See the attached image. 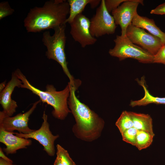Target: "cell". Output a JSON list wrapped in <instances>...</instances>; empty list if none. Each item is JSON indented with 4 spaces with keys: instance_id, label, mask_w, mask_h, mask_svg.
Segmentation results:
<instances>
[{
    "instance_id": "d4e9b609",
    "label": "cell",
    "mask_w": 165,
    "mask_h": 165,
    "mask_svg": "<svg viewBox=\"0 0 165 165\" xmlns=\"http://www.w3.org/2000/svg\"><path fill=\"white\" fill-rule=\"evenodd\" d=\"M151 14L157 15L165 14V2L158 6L150 11Z\"/></svg>"
},
{
    "instance_id": "f1b7e54d",
    "label": "cell",
    "mask_w": 165,
    "mask_h": 165,
    "mask_svg": "<svg viewBox=\"0 0 165 165\" xmlns=\"http://www.w3.org/2000/svg\"><path fill=\"white\" fill-rule=\"evenodd\" d=\"M6 81L5 80L4 81L1 82L0 84V92H2L3 90L6 87Z\"/></svg>"
},
{
    "instance_id": "ba28073f",
    "label": "cell",
    "mask_w": 165,
    "mask_h": 165,
    "mask_svg": "<svg viewBox=\"0 0 165 165\" xmlns=\"http://www.w3.org/2000/svg\"><path fill=\"white\" fill-rule=\"evenodd\" d=\"M42 119L43 121L40 127L29 134L15 133L14 134L20 138H32L38 141L43 147L44 150L50 156H53L55 154L54 142L59 137L57 134L53 135L50 129L48 121V116L44 111Z\"/></svg>"
},
{
    "instance_id": "603a6c76",
    "label": "cell",
    "mask_w": 165,
    "mask_h": 165,
    "mask_svg": "<svg viewBox=\"0 0 165 165\" xmlns=\"http://www.w3.org/2000/svg\"><path fill=\"white\" fill-rule=\"evenodd\" d=\"M105 7L110 13L127 0H104Z\"/></svg>"
},
{
    "instance_id": "6da1fadb",
    "label": "cell",
    "mask_w": 165,
    "mask_h": 165,
    "mask_svg": "<svg viewBox=\"0 0 165 165\" xmlns=\"http://www.w3.org/2000/svg\"><path fill=\"white\" fill-rule=\"evenodd\" d=\"M68 83L70 87L68 105L76 122L72 132L77 138L82 140L93 141L100 137L104 127V121L78 98L75 95L78 88Z\"/></svg>"
},
{
    "instance_id": "4316f807",
    "label": "cell",
    "mask_w": 165,
    "mask_h": 165,
    "mask_svg": "<svg viewBox=\"0 0 165 165\" xmlns=\"http://www.w3.org/2000/svg\"><path fill=\"white\" fill-rule=\"evenodd\" d=\"M0 165H16L13 163L9 162L4 159L0 158Z\"/></svg>"
},
{
    "instance_id": "52a82bcc",
    "label": "cell",
    "mask_w": 165,
    "mask_h": 165,
    "mask_svg": "<svg viewBox=\"0 0 165 165\" xmlns=\"http://www.w3.org/2000/svg\"><path fill=\"white\" fill-rule=\"evenodd\" d=\"M126 35L133 43L138 45L153 56L163 46L160 38L132 24L127 27Z\"/></svg>"
},
{
    "instance_id": "30bf717a",
    "label": "cell",
    "mask_w": 165,
    "mask_h": 165,
    "mask_svg": "<svg viewBox=\"0 0 165 165\" xmlns=\"http://www.w3.org/2000/svg\"><path fill=\"white\" fill-rule=\"evenodd\" d=\"M70 24L71 36L82 47L93 45L97 41L90 33V20L82 13L76 16Z\"/></svg>"
},
{
    "instance_id": "2e32d148",
    "label": "cell",
    "mask_w": 165,
    "mask_h": 165,
    "mask_svg": "<svg viewBox=\"0 0 165 165\" xmlns=\"http://www.w3.org/2000/svg\"><path fill=\"white\" fill-rule=\"evenodd\" d=\"M132 120L134 127L138 130L148 132L155 135L153 130L152 120L148 114L129 112Z\"/></svg>"
},
{
    "instance_id": "4fadbf2b",
    "label": "cell",
    "mask_w": 165,
    "mask_h": 165,
    "mask_svg": "<svg viewBox=\"0 0 165 165\" xmlns=\"http://www.w3.org/2000/svg\"><path fill=\"white\" fill-rule=\"evenodd\" d=\"M14 133L0 127V142L6 146L2 149L7 155L15 154L17 150L26 148L32 144L31 139L18 137Z\"/></svg>"
},
{
    "instance_id": "8992f818",
    "label": "cell",
    "mask_w": 165,
    "mask_h": 165,
    "mask_svg": "<svg viewBox=\"0 0 165 165\" xmlns=\"http://www.w3.org/2000/svg\"><path fill=\"white\" fill-rule=\"evenodd\" d=\"M114 18L107 10L105 0H102L95 14L90 20V30L91 35L98 38L114 33L117 27Z\"/></svg>"
},
{
    "instance_id": "ffe728a7",
    "label": "cell",
    "mask_w": 165,
    "mask_h": 165,
    "mask_svg": "<svg viewBox=\"0 0 165 165\" xmlns=\"http://www.w3.org/2000/svg\"><path fill=\"white\" fill-rule=\"evenodd\" d=\"M56 148L57 156L59 157L63 165H76L67 150L59 144L57 145Z\"/></svg>"
},
{
    "instance_id": "cb8c5ba5",
    "label": "cell",
    "mask_w": 165,
    "mask_h": 165,
    "mask_svg": "<svg viewBox=\"0 0 165 165\" xmlns=\"http://www.w3.org/2000/svg\"><path fill=\"white\" fill-rule=\"evenodd\" d=\"M153 63L162 64L165 65V44L154 56Z\"/></svg>"
},
{
    "instance_id": "83f0119b",
    "label": "cell",
    "mask_w": 165,
    "mask_h": 165,
    "mask_svg": "<svg viewBox=\"0 0 165 165\" xmlns=\"http://www.w3.org/2000/svg\"><path fill=\"white\" fill-rule=\"evenodd\" d=\"M53 165H63L61 159L57 156L55 160Z\"/></svg>"
},
{
    "instance_id": "ac0fdd59",
    "label": "cell",
    "mask_w": 165,
    "mask_h": 165,
    "mask_svg": "<svg viewBox=\"0 0 165 165\" xmlns=\"http://www.w3.org/2000/svg\"><path fill=\"white\" fill-rule=\"evenodd\" d=\"M154 136L148 132L138 130L135 146L139 150L148 148L152 144Z\"/></svg>"
},
{
    "instance_id": "484cf974",
    "label": "cell",
    "mask_w": 165,
    "mask_h": 165,
    "mask_svg": "<svg viewBox=\"0 0 165 165\" xmlns=\"http://www.w3.org/2000/svg\"><path fill=\"white\" fill-rule=\"evenodd\" d=\"M0 157L5 160L13 163V161L10 159L8 158L4 154L2 149L1 147H0Z\"/></svg>"
},
{
    "instance_id": "d6986e66",
    "label": "cell",
    "mask_w": 165,
    "mask_h": 165,
    "mask_svg": "<svg viewBox=\"0 0 165 165\" xmlns=\"http://www.w3.org/2000/svg\"><path fill=\"white\" fill-rule=\"evenodd\" d=\"M115 125L121 134L126 130L133 127V122L129 112L123 111L116 121Z\"/></svg>"
},
{
    "instance_id": "7402d4cb",
    "label": "cell",
    "mask_w": 165,
    "mask_h": 165,
    "mask_svg": "<svg viewBox=\"0 0 165 165\" xmlns=\"http://www.w3.org/2000/svg\"><path fill=\"white\" fill-rule=\"evenodd\" d=\"M14 10L12 8L7 1L0 3V20L12 14Z\"/></svg>"
},
{
    "instance_id": "8fae6325",
    "label": "cell",
    "mask_w": 165,
    "mask_h": 165,
    "mask_svg": "<svg viewBox=\"0 0 165 165\" xmlns=\"http://www.w3.org/2000/svg\"><path fill=\"white\" fill-rule=\"evenodd\" d=\"M139 4L144 5L143 1L127 0L112 12L116 24L120 27L121 35H126L127 27L132 24L137 13V9Z\"/></svg>"
},
{
    "instance_id": "277c9868",
    "label": "cell",
    "mask_w": 165,
    "mask_h": 165,
    "mask_svg": "<svg viewBox=\"0 0 165 165\" xmlns=\"http://www.w3.org/2000/svg\"><path fill=\"white\" fill-rule=\"evenodd\" d=\"M66 24L55 28L54 33L51 35L48 31L44 32L42 41L46 48V55L49 59L54 60L61 66L64 73L69 80V84L73 86L78 87L80 80H75L70 74L67 66L65 48L66 40L65 34Z\"/></svg>"
},
{
    "instance_id": "5bb4252c",
    "label": "cell",
    "mask_w": 165,
    "mask_h": 165,
    "mask_svg": "<svg viewBox=\"0 0 165 165\" xmlns=\"http://www.w3.org/2000/svg\"><path fill=\"white\" fill-rule=\"evenodd\" d=\"M132 24L137 27L146 30L150 33L160 38L163 45L165 44V33L156 25L153 19L141 16L137 13L132 20Z\"/></svg>"
},
{
    "instance_id": "5b68a950",
    "label": "cell",
    "mask_w": 165,
    "mask_h": 165,
    "mask_svg": "<svg viewBox=\"0 0 165 165\" xmlns=\"http://www.w3.org/2000/svg\"><path fill=\"white\" fill-rule=\"evenodd\" d=\"M115 46L108 51L111 56L122 61L131 58L143 63H153L154 56L140 46L133 43L126 35H117Z\"/></svg>"
},
{
    "instance_id": "44dd1931",
    "label": "cell",
    "mask_w": 165,
    "mask_h": 165,
    "mask_svg": "<svg viewBox=\"0 0 165 165\" xmlns=\"http://www.w3.org/2000/svg\"><path fill=\"white\" fill-rule=\"evenodd\" d=\"M138 131V130L134 127L126 130L121 134L122 140L135 146Z\"/></svg>"
},
{
    "instance_id": "7a4b0ae2",
    "label": "cell",
    "mask_w": 165,
    "mask_h": 165,
    "mask_svg": "<svg viewBox=\"0 0 165 165\" xmlns=\"http://www.w3.org/2000/svg\"><path fill=\"white\" fill-rule=\"evenodd\" d=\"M67 1L50 0L43 6L31 9L24 21L28 32L36 33L55 28L64 24L69 15Z\"/></svg>"
},
{
    "instance_id": "3957f363",
    "label": "cell",
    "mask_w": 165,
    "mask_h": 165,
    "mask_svg": "<svg viewBox=\"0 0 165 165\" xmlns=\"http://www.w3.org/2000/svg\"><path fill=\"white\" fill-rule=\"evenodd\" d=\"M17 77L22 81L20 88L27 89L37 95L43 103H46L53 108V116L61 120H64L69 113L71 112L68 106V100L70 94L69 84L63 90L57 91L51 84H47L45 91L41 90L33 86L18 68L15 71Z\"/></svg>"
},
{
    "instance_id": "9c48e42d",
    "label": "cell",
    "mask_w": 165,
    "mask_h": 165,
    "mask_svg": "<svg viewBox=\"0 0 165 165\" xmlns=\"http://www.w3.org/2000/svg\"><path fill=\"white\" fill-rule=\"evenodd\" d=\"M41 101L39 100L35 102L28 111L23 113H20L13 117L5 116L2 111H0V127L10 132H13L16 130L19 133L26 134L34 131L35 130L31 129L28 126L29 118Z\"/></svg>"
},
{
    "instance_id": "9a60e30c",
    "label": "cell",
    "mask_w": 165,
    "mask_h": 165,
    "mask_svg": "<svg viewBox=\"0 0 165 165\" xmlns=\"http://www.w3.org/2000/svg\"><path fill=\"white\" fill-rule=\"evenodd\" d=\"M139 84L141 86L144 91L145 94L141 99L136 101H131L130 105L133 107L136 106H145L151 103L165 105V97H154L149 93L146 86L145 77H142L140 80H136Z\"/></svg>"
},
{
    "instance_id": "7c38bea8",
    "label": "cell",
    "mask_w": 165,
    "mask_h": 165,
    "mask_svg": "<svg viewBox=\"0 0 165 165\" xmlns=\"http://www.w3.org/2000/svg\"><path fill=\"white\" fill-rule=\"evenodd\" d=\"M22 81L15 72L12 73L10 80L0 93V104L2 108V112L5 116L11 117L16 112L18 107L16 102L11 98L12 93L16 87H20Z\"/></svg>"
},
{
    "instance_id": "e0dca14e",
    "label": "cell",
    "mask_w": 165,
    "mask_h": 165,
    "mask_svg": "<svg viewBox=\"0 0 165 165\" xmlns=\"http://www.w3.org/2000/svg\"><path fill=\"white\" fill-rule=\"evenodd\" d=\"M92 0H68L70 8L68 16L66 23L69 24L78 15L82 13L86 6L91 2Z\"/></svg>"
}]
</instances>
